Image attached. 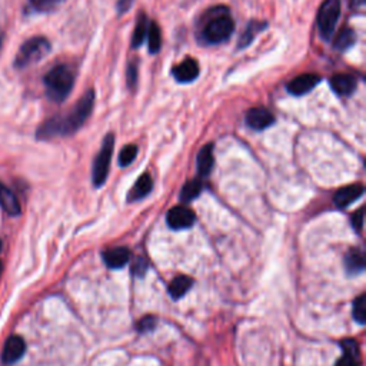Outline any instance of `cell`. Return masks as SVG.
<instances>
[{"label": "cell", "instance_id": "1", "mask_svg": "<svg viewBox=\"0 0 366 366\" xmlns=\"http://www.w3.org/2000/svg\"><path fill=\"white\" fill-rule=\"evenodd\" d=\"M95 106V90L89 89L78 101L75 107L64 116H55L46 121L37 130V139H52L56 136H69L76 133L89 119Z\"/></svg>", "mask_w": 366, "mask_h": 366}, {"label": "cell", "instance_id": "2", "mask_svg": "<svg viewBox=\"0 0 366 366\" xmlns=\"http://www.w3.org/2000/svg\"><path fill=\"white\" fill-rule=\"evenodd\" d=\"M235 31V21L226 8L214 9L206 16L200 37L206 44H219L226 42Z\"/></svg>", "mask_w": 366, "mask_h": 366}, {"label": "cell", "instance_id": "3", "mask_svg": "<svg viewBox=\"0 0 366 366\" xmlns=\"http://www.w3.org/2000/svg\"><path fill=\"white\" fill-rule=\"evenodd\" d=\"M43 83L46 87V95L56 103H62L71 95L75 85V75L72 69L66 64H58L44 75Z\"/></svg>", "mask_w": 366, "mask_h": 366}, {"label": "cell", "instance_id": "4", "mask_svg": "<svg viewBox=\"0 0 366 366\" xmlns=\"http://www.w3.org/2000/svg\"><path fill=\"white\" fill-rule=\"evenodd\" d=\"M51 52V43L46 37L36 36L21 44L16 58H15V67L25 69L40 62L46 55Z\"/></svg>", "mask_w": 366, "mask_h": 366}, {"label": "cell", "instance_id": "5", "mask_svg": "<svg viewBox=\"0 0 366 366\" xmlns=\"http://www.w3.org/2000/svg\"><path fill=\"white\" fill-rule=\"evenodd\" d=\"M113 148H114V136L112 133L106 134V137L102 142V148L95 157L94 162V171H92V180H94V185L96 188L102 186L107 179L109 175V168H110V160L113 155Z\"/></svg>", "mask_w": 366, "mask_h": 366}, {"label": "cell", "instance_id": "6", "mask_svg": "<svg viewBox=\"0 0 366 366\" xmlns=\"http://www.w3.org/2000/svg\"><path fill=\"white\" fill-rule=\"evenodd\" d=\"M340 17V0H325L317 13V29L320 37L329 40Z\"/></svg>", "mask_w": 366, "mask_h": 366}, {"label": "cell", "instance_id": "7", "mask_svg": "<svg viewBox=\"0 0 366 366\" xmlns=\"http://www.w3.org/2000/svg\"><path fill=\"white\" fill-rule=\"evenodd\" d=\"M195 219H196L195 214L183 204L175 206V208H172L166 215V222L169 227L175 229V231H183V229L192 227Z\"/></svg>", "mask_w": 366, "mask_h": 366}, {"label": "cell", "instance_id": "8", "mask_svg": "<svg viewBox=\"0 0 366 366\" xmlns=\"http://www.w3.org/2000/svg\"><path fill=\"white\" fill-rule=\"evenodd\" d=\"M320 82V76L315 73H304L301 76L293 78L288 85L286 89L293 96H304L313 90Z\"/></svg>", "mask_w": 366, "mask_h": 366}, {"label": "cell", "instance_id": "9", "mask_svg": "<svg viewBox=\"0 0 366 366\" xmlns=\"http://www.w3.org/2000/svg\"><path fill=\"white\" fill-rule=\"evenodd\" d=\"M246 125L254 130H265L273 125V114L265 107H252L246 113Z\"/></svg>", "mask_w": 366, "mask_h": 366}, {"label": "cell", "instance_id": "10", "mask_svg": "<svg viewBox=\"0 0 366 366\" xmlns=\"http://www.w3.org/2000/svg\"><path fill=\"white\" fill-rule=\"evenodd\" d=\"M172 76L179 83H191L199 76V63L195 59L188 58L182 63L173 66Z\"/></svg>", "mask_w": 366, "mask_h": 366}, {"label": "cell", "instance_id": "11", "mask_svg": "<svg viewBox=\"0 0 366 366\" xmlns=\"http://www.w3.org/2000/svg\"><path fill=\"white\" fill-rule=\"evenodd\" d=\"M25 352H26L25 340H23L20 336H10L3 347L2 360L8 365H12L25 355Z\"/></svg>", "mask_w": 366, "mask_h": 366}, {"label": "cell", "instance_id": "12", "mask_svg": "<svg viewBox=\"0 0 366 366\" xmlns=\"http://www.w3.org/2000/svg\"><path fill=\"white\" fill-rule=\"evenodd\" d=\"M363 195V185L360 183H356V185H349V186H343L335 193V204L338 208L343 209L348 208L349 204H352L355 200H358Z\"/></svg>", "mask_w": 366, "mask_h": 366}, {"label": "cell", "instance_id": "13", "mask_svg": "<svg viewBox=\"0 0 366 366\" xmlns=\"http://www.w3.org/2000/svg\"><path fill=\"white\" fill-rule=\"evenodd\" d=\"M130 259V250L125 246L112 247L103 252V261L110 269H121Z\"/></svg>", "mask_w": 366, "mask_h": 366}, {"label": "cell", "instance_id": "14", "mask_svg": "<svg viewBox=\"0 0 366 366\" xmlns=\"http://www.w3.org/2000/svg\"><path fill=\"white\" fill-rule=\"evenodd\" d=\"M343 355L338 359L335 366H359V347L354 339H345L340 342Z\"/></svg>", "mask_w": 366, "mask_h": 366}, {"label": "cell", "instance_id": "15", "mask_svg": "<svg viewBox=\"0 0 366 366\" xmlns=\"http://www.w3.org/2000/svg\"><path fill=\"white\" fill-rule=\"evenodd\" d=\"M331 87L339 96H351L356 89V79L352 75L338 73L331 78Z\"/></svg>", "mask_w": 366, "mask_h": 366}, {"label": "cell", "instance_id": "16", "mask_svg": "<svg viewBox=\"0 0 366 366\" xmlns=\"http://www.w3.org/2000/svg\"><path fill=\"white\" fill-rule=\"evenodd\" d=\"M153 189V179L149 173H143L139 179L136 180L134 185L132 186L129 195H128V200L129 202H136V200H142L143 198H146Z\"/></svg>", "mask_w": 366, "mask_h": 366}, {"label": "cell", "instance_id": "17", "mask_svg": "<svg viewBox=\"0 0 366 366\" xmlns=\"http://www.w3.org/2000/svg\"><path fill=\"white\" fill-rule=\"evenodd\" d=\"M198 173L200 177H206L214 168V145L209 143L200 149L196 159Z\"/></svg>", "mask_w": 366, "mask_h": 366}, {"label": "cell", "instance_id": "18", "mask_svg": "<svg viewBox=\"0 0 366 366\" xmlns=\"http://www.w3.org/2000/svg\"><path fill=\"white\" fill-rule=\"evenodd\" d=\"M0 206L12 216L20 214V204L15 193L0 183Z\"/></svg>", "mask_w": 366, "mask_h": 366}, {"label": "cell", "instance_id": "19", "mask_svg": "<svg viewBox=\"0 0 366 366\" xmlns=\"http://www.w3.org/2000/svg\"><path fill=\"white\" fill-rule=\"evenodd\" d=\"M266 21H250L247 28L245 29L243 35L241 36L239 42H238V49H246L247 46L255 40L256 35L261 33L263 29H266Z\"/></svg>", "mask_w": 366, "mask_h": 366}, {"label": "cell", "instance_id": "20", "mask_svg": "<svg viewBox=\"0 0 366 366\" xmlns=\"http://www.w3.org/2000/svg\"><path fill=\"white\" fill-rule=\"evenodd\" d=\"M193 286V279L189 277H176L171 285H169V295L173 297V299H180V297L185 296L188 290Z\"/></svg>", "mask_w": 366, "mask_h": 366}, {"label": "cell", "instance_id": "21", "mask_svg": "<svg viewBox=\"0 0 366 366\" xmlns=\"http://www.w3.org/2000/svg\"><path fill=\"white\" fill-rule=\"evenodd\" d=\"M345 266L351 274H358L365 269V254L360 249H352L345 256Z\"/></svg>", "mask_w": 366, "mask_h": 366}, {"label": "cell", "instance_id": "22", "mask_svg": "<svg viewBox=\"0 0 366 366\" xmlns=\"http://www.w3.org/2000/svg\"><path fill=\"white\" fill-rule=\"evenodd\" d=\"M202 191H203V183H202L200 179L189 180L186 185L183 186L182 191H180V200L183 203H189L193 199H196L200 195Z\"/></svg>", "mask_w": 366, "mask_h": 366}, {"label": "cell", "instance_id": "23", "mask_svg": "<svg viewBox=\"0 0 366 366\" xmlns=\"http://www.w3.org/2000/svg\"><path fill=\"white\" fill-rule=\"evenodd\" d=\"M356 42V33L351 28H343L335 37L333 46L338 51H347Z\"/></svg>", "mask_w": 366, "mask_h": 366}, {"label": "cell", "instance_id": "24", "mask_svg": "<svg viewBox=\"0 0 366 366\" xmlns=\"http://www.w3.org/2000/svg\"><path fill=\"white\" fill-rule=\"evenodd\" d=\"M146 32H148V19L143 13H141L136 19V26L132 36V46L134 49L139 48V46L143 43L146 37Z\"/></svg>", "mask_w": 366, "mask_h": 366}, {"label": "cell", "instance_id": "25", "mask_svg": "<svg viewBox=\"0 0 366 366\" xmlns=\"http://www.w3.org/2000/svg\"><path fill=\"white\" fill-rule=\"evenodd\" d=\"M148 48L152 55H156L160 51V44H162V36H160V29L155 21L149 23L148 26Z\"/></svg>", "mask_w": 366, "mask_h": 366}, {"label": "cell", "instance_id": "26", "mask_svg": "<svg viewBox=\"0 0 366 366\" xmlns=\"http://www.w3.org/2000/svg\"><path fill=\"white\" fill-rule=\"evenodd\" d=\"M354 319L359 325H365L366 322V299L365 295L358 296L354 301Z\"/></svg>", "mask_w": 366, "mask_h": 366}, {"label": "cell", "instance_id": "27", "mask_svg": "<svg viewBox=\"0 0 366 366\" xmlns=\"http://www.w3.org/2000/svg\"><path fill=\"white\" fill-rule=\"evenodd\" d=\"M137 155V146L136 145H128L125 146L119 153V165L121 166H129Z\"/></svg>", "mask_w": 366, "mask_h": 366}, {"label": "cell", "instance_id": "28", "mask_svg": "<svg viewBox=\"0 0 366 366\" xmlns=\"http://www.w3.org/2000/svg\"><path fill=\"white\" fill-rule=\"evenodd\" d=\"M33 9L37 12H51L58 5H60L63 0H29Z\"/></svg>", "mask_w": 366, "mask_h": 366}, {"label": "cell", "instance_id": "29", "mask_svg": "<svg viewBox=\"0 0 366 366\" xmlns=\"http://www.w3.org/2000/svg\"><path fill=\"white\" fill-rule=\"evenodd\" d=\"M155 326H156V317H155V316H150V315H148V316L142 317V319L139 320V322H137V325H136V329L139 331L141 333H146V332H150V331H153V329H155Z\"/></svg>", "mask_w": 366, "mask_h": 366}, {"label": "cell", "instance_id": "30", "mask_svg": "<svg viewBox=\"0 0 366 366\" xmlns=\"http://www.w3.org/2000/svg\"><path fill=\"white\" fill-rule=\"evenodd\" d=\"M137 75H139V72H137V63L134 60L129 62L128 64V69H126V80H128V86L133 90L136 83H137Z\"/></svg>", "mask_w": 366, "mask_h": 366}, {"label": "cell", "instance_id": "31", "mask_svg": "<svg viewBox=\"0 0 366 366\" xmlns=\"http://www.w3.org/2000/svg\"><path fill=\"white\" fill-rule=\"evenodd\" d=\"M351 222H352L354 229H356L358 232H360L362 226H363V209H359L358 212H355L351 218Z\"/></svg>", "mask_w": 366, "mask_h": 366}, {"label": "cell", "instance_id": "32", "mask_svg": "<svg viewBox=\"0 0 366 366\" xmlns=\"http://www.w3.org/2000/svg\"><path fill=\"white\" fill-rule=\"evenodd\" d=\"M133 5V0H119V2H118V13L119 15H123V13H126L129 9H130V6Z\"/></svg>", "mask_w": 366, "mask_h": 366}, {"label": "cell", "instance_id": "33", "mask_svg": "<svg viewBox=\"0 0 366 366\" xmlns=\"http://www.w3.org/2000/svg\"><path fill=\"white\" fill-rule=\"evenodd\" d=\"M2 270H3V265H2V262H0V274H2Z\"/></svg>", "mask_w": 366, "mask_h": 366}]
</instances>
